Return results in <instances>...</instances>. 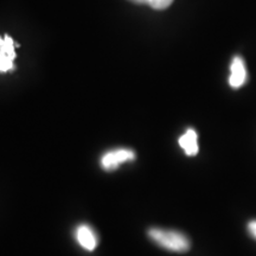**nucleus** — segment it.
Segmentation results:
<instances>
[{"instance_id": "423d86ee", "label": "nucleus", "mask_w": 256, "mask_h": 256, "mask_svg": "<svg viewBox=\"0 0 256 256\" xmlns=\"http://www.w3.org/2000/svg\"><path fill=\"white\" fill-rule=\"evenodd\" d=\"M198 136L196 130L188 128L183 136L179 138L178 142L179 146L184 150V152L186 153V156H196L198 153Z\"/></svg>"}, {"instance_id": "20e7f679", "label": "nucleus", "mask_w": 256, "mask_h": 256, "mask_svg": "<svg viewBox=\"0 0 256 256\" xmlns=\"http://www.w3.org/2000/svg\"><path fill=\"white\" fill-rule=\"evenodd\" d=\"M247 68H246L244 60L242 57L235 56L230 64V76H229V84L234 89L241 88L246 82H247Z\"/></svg>"}, {"instance_id": "6e6552de", "label": "nucleus", "mask_w": 256, "mask_h": 256, "mask_svg": "<svg viewBox=\"0 0 256 256\" xmlns=\"http://www.w3.org/2000/svg\"><path fill=\"white\" fill-rule=\"evenodd\" d=\"M247 228H248V232L250 234L252 238L256 240V220H250V222L248 223Z\"/></svg>"}, {"instance_id": "0eeeda50", "label": "nucleus", "mask_w": 256, "mask_h": 256, "mask_svg": "<svg viewBox=\"0 0 256 256\" xmlns=\"http://www.w3.org/2000/svg\"><path fill=\"white\" fill-rule=\"evenodd\" d=\"M140 5H148L154 10H165L174 2V0H130Z\"/></svg>"}, {"instance_id": "7ed1b4c3", "label": "nucleus", "mask_w": 256, "mask_h": 256, "mask_svg": "<svg viewBox=\"0 0 256 256\" xmlns=\"http://www.w3.org/2000/svg\"><path fill=\"white\" fill-rule=\"evenodd\" d=\"M134 158H136V154H134L132 150H114V151L107 152L104 156H102L101 165L106 171H113V170L119 168L122 162H128V160H133Z\"/></svg>"}, {"instance_id": "39448f33", "label": "nucleus", "mask_w": 256, "mask_h": 256, "mask_svg": "<svg viewBox=\"0 0 256 256\" xmlns=\"http://www.w3.org/2000/svg\"><path fill=\"white\" fill-rule=\"evenodd\" d=\"M76 240H78V244L86 250L92 252L98 246V236L94 230L87 224H81L76 229Z\"/></svg>"}, {"instance_id": "f257e3e1", "label": "nucleus", "mask_w": 256, "mask_h": 256, "mask_svg": "<svg viewBox=\"0 0 256 256\" xmlns=\"http://www.w3.org/2000/svg\"><path fill=\"white\" fill-rule=\"evenodd\" d=\"M148 236L159 247L174 252H185L190 249V240L183 232L176 230L152 228L148 230Z\"/></svg>"}, {"instance_id": "f03ea898", "label": "nucleus", "mask_w": 256, "mask_h": 256, "mask_svg": "<svg viewBox=\"0 0 256 256\" xmlns=\"http://www.w3.org/2000/svg\"><path fill=\"white\" fill-rule=\"evenodd\" d=\"M16 42L8 34L0 37V72H8L14 69Z\"/></svg>"}]
</instances>
